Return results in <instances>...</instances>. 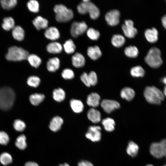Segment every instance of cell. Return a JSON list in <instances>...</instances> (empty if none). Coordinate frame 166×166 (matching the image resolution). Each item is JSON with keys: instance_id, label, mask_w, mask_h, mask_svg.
<instances>
[{"instance_id": "obj_1", "label": "cell", "mask_w": 166, "mask_h": 166, "mask_svg": "<svg viewBox=\"0 0 166 166\" xmlns=\"http://www.w3.org/2000/svg\"><path fill=\"white\" fill-rule=\"evenodd\" d=\"M15 98L14 90L9 87L0 88V109L7 111L13 106Z\"/></svg>"}, {"instance_id": "obj_2", "label": "cell", "mask_w": 166, "mask_h": 166, "mask_svg": "<svg viewBox=\"0 0 166 166\" xmlns=\"http://www.w3.org/2000/svg\"><path fill=\"white\" fill-rule=\"evenodd\" d=\"M144 95L146 100L149 103L160 105L164 98L163 93L154 86H147L144 91Z\"/></svg>"}, {"instance_id": "obj_3", "label": "cell", "mask_w": 166, "mask_h": 166, "mask_svg": "<svg viewBox=\"0 0 166 166\" xmlns=\"http://www.w3.org/2000/svg\"><path fill=\"white\" fill-rule=\"evenodd\" d=\"M77 9L80 14L89 13L90 18L93 19H97L100 14L98 8L90 0H83L77 5Z\"/></svg>"}, {"instance_id": "obj_4", "label": "cell", "mask_w": 166, "mask_h": 166, "mask_svg": "<svg viewBox=\"0 0 166 166\" xmlns=\"http://www.w3.org/2000/svg\"><path fill=\"white\" fill-rule=\"evenodd\" d=\"M55 13L56 21L61 23L67 22L70 21L73 17V13L72 10L68 8L62 4L56 5L53 8Z\"/></svg>"}, {"instance_id": "obj_5", "label": "cell", "mask_w": 166, "mask_h": 166, "mask_svg": "<svg viewBox=\"0 0 166 166\" xmlns=\"http://www.w3.org/2000/svg\"><path fill=\"white\" fill-rule=\"evenodd\" d=\"M29 53L21 47L14 46L9 48L5 57L9 61H20L27 59Z\"/></svg>"}, {"instance_id": "obj_6", "label": "cell", "mask_w": 166, "mask_h": 166, "mask_svg": "<svg viewBox=\"0 0 166 166\" xmlns=\"http://www.w3.org/2000/svg\"><path fill=\"white\" fill-rule=\"evenodd\" d=\"M161 54L160 51L159 49L156 47H152L150 49L145 56V61L151 67L158 68L163 63Z\"/></svg>"}, {"instance_id": "obj_7", "label": "cell", "mask_w": 166, "mask_h": 166, "mask_svg": "<svg viewBox=\"0 0 166 166\" xmlns=\"http://www.w3.org/2000/svg\"><path fill=\"white\" fill-rule=\"evenodd\" d=\"M87 27V25L84 21L73 22L72 23L70 27L71 34L73 37L76 38L86 31Z\"/></svg>"}, {"instance_id": "obj_8", "label": "cell", "mask_w": 166, "mask_h": 166, "mask_svg": "<svg viewBox=\"0 0 166 166\" xmlns=\"http://www.w3.org/2000/svg\"><path fill=\"white\" fill-rule=\"evenodd\" d=\"M134 23L131 20H125L124 24L122 26V30L124 35L129 38L135 37L137 33V29L133 26Z\"/></svg>"}, {"instance_id": "obj_9", "label": "cell", "mask_w": 166, "mask_h": 166, "mask_svg": "<svg viewBox=\"0 0 166 166\" xmlns=\"http://www.w3.org/2000/svg\"><path fill=\"white\" fill-rule=\"evenodd\" d=\"M101 129L99 126H90L88 128V132L86 133L85 136L93 142L98 141L101 138Z\"/></svg>"}, {"instance_id": "obj_10", "label": "cell", "mask_w": 166, "mask_h": 166, "mask_svg": "<svg viewBox=\"0 0 166 166\" xmlns=\"http://www.w3.org/2000/svg\"><path fill=\"white\" fill-rule=\"evenodd\" d=\"M120 16V13L118 10H113L106 13L105 18L108 25L113 26L119 23Z\"/></svg>"}, {"instance_id": "obj_11", "label": "cell", "mask_w": 166, "mask_h": 166, "mask_svg": "<svg viewBox=\"0 0 166 166\" xmlns=\"http://www.w3.org/2000/svg\"><path fill=\"white\" fill-rule=\"evenodd\" d=\"M101 105L104 111L108 113H110L120 107L119 103L116 101L107 99L102 100Z\"/></svg>"}, {"instance_id": "obj_12", "label": "cell", "mask_w": 166, "mask_h": 166, "mask_svg": "<svg viewBox=\"0 0 166 166\" xmlns=\"http://www.w3.org/2000/svg\"><path fill=\"white\" fill-rule=\"evenodd\" d=\"M150 152L151 154L157 159H160L164 156L160 142L152 143L150 146Z\"/></svg>"}, {"instance_id": "obj_13", "label": "cell", "mask_w": 166, "mask_h": 166, "mask_svg": "<svg viewBox=\"0 0 166 166\" xmlns=\"http://www.w3.org/2000/svg\"><path fill=\"white\" fill-rule=\"evenodd\" d=\"M45 37L47 39L54 41L60 37V34L58 29L54 26L47 28L44 32Z\"/></svg>"}, {"instance_id": "obj_14", "label": "cell", "mask_w": 166, "mask_h": 166, "mask_svg": "<svg viewBox=\"0 0 166 166\" xmlns=\"http://www.w3.org/2000/svg\"><path fill=\"white\" fill-rule=\"evenodd\" d=\"M63 123V119L60 116H56L52 119L49 127L51 131L54 132H57L60 129Z\"/></svg>"}, {"instance_id": "obj_15", "label": "cell", "mask_w": 166, "mask_h": 166, "mask_svg": "<svg viewBox=\"0 0 166 166\" xmlns=\"http://www.w3.org/2000/svg\"><path fill=\"white\" fill-rule=\"evenodd\" d=\"M73 65L77 68L83 67L85 64V59L83 55L78 52L76 53L72 57Z\"/></svg>"}, {"instance_id": "obj_16", "label": "cell", "mask_w": 166, "mask_h": 166, "mask_svg": "<svg viewBox=\"0 0 166 166\" xmlns=\"http://www.w3.org/2000/svg\"><path fill=\"white\" fill-rule=\"evenodd\" d=\"M100 95L97 93H92L87 96L86 100L87 104L93 108L97 107L100 104Z\"/></svg>"}, {"instance_id": "obj_17", "label": "cell", "mask_w": 166, "mask_h": 166, "mask_svg": "<svg viewBox=\"0 0 166 166\" xmlns=\"http://www.w3.org/2000/svg\"><path fill=\"white\" fill-rule=\"evenodd\" d=\"M32 22L36 29L38 30L47 28L48 24L47 20L41 16H38L35 18Z\"/></svg>"}, {"instance_id": "obj_18", "label": "cell", "mask_w": 166, "mask_h": 166, "mask_svg": "<svg viewBox=\"0 0 166 166\" xmlns=\"http://www.w3.org/2000/svg\"><path fill=\"white\" fill-rule=\"evenodd\" d=\"M158 31L155 28L146 29L144 32V35L147 40L150 43L156 42L158 39Z\"/></svg>"}, {"instance_id": "obj_19", "label": "cell", "mask_w": 166, "mask_h": 166, "mask_svg": "<svg viewBox=\"0 0 166 166\" xmlns=\"http://www.w3.org/2000/svg\"><path fill=\"white\" fill-rule=\"evenodd\" d=\"M87 116L88 119L93 123H98L101 120V115L100 112L94 108H91L88 111Z\"/></svg>"}, {"instance_id": "obj_20", "label": "cell", "mask_w": 166, "mask_h": 166, "mask_svg": "<svg viewBox=\"0 0 166 166\" xmlns=\"http://www.w3.org/2000/svg\"><path fill=\"white\" fill-rule=\"evenodd\" d=\"M87 54L91 59L96 60L101 56L102 53L99 47L97 45H95L88 48Z\"/></svg>"}, {"instance_id": "obj_21", "label": "cell", "mask_w": 166, "mask_h": 166, "mask_svg": "<svg viewBox=\"0 0 166 166\" xmlns=\"http://www.w3.org/2000/svg\"><path fill=\"white\" fill-rule=\"evenodd\" d=\"M60 61L57 57H53L49 58L47 61L46 67L47 70L50 72L56 71L59 68Z\"/></svg>"}, {"instance_id": "obj_22", "label": "cell", "mask_w": 166, "mask_h": 166, "mask_svg": "<svg viewBox=\"0 0 166 166\" xmlns=\"http://www.w3.org/2000/svg\"><path fill=\"white\" fill-rule=\"evenodd\" d=\"M70 105L72 110L76 113L82 112L84 109L83 103L79 100L72 99L70 101Z\"/></svg>"}, {"instance_id": "obj_23", "label": "cell", "mask_w": 166, "mask_h": 166, "mask_svg": "<svg viewBox=\"0 0 166 166\" xmlns=\"http://www.w3.org/2000/svg\"><path fill=\"white\" fill-rule=\"evenodd\" d=\"M46 50L49 53H58L62 51V47L59 42H53L47 45Z\"/></svg>"}, {"instance_id": "obj_24", "label": "cell", "mask_w": 166, "mask_h": 166, "mask_svg": "<svg viewBox=\"0 0 166 166\" xmlns=\"http://www.w3.org/2000/svg\"><path fill=\"white\" fill-rule=\"evenodd\" d=\"M120 95L123 99H125L128 101H130L134 98L135 92L131 88L125 87L121 89Z\"/></svg>"}, {"instance_id": "obj_25", "label": "cell", "mask_w": 166, "mask_h": 166, "mask_svg": "<svg viewBox=\"0 0 166 166\" xmlns=\"http://www.w3.org/2000/svg\"><path fill=\"white\" fill-rule=\"evenodd\" d=\"M12 35L14 38L19 41L23 40L25 37V31L20 26H15L12 29Z\"/></svg>"}, {"instance_id": "obj_26", "label": "cell", "mask_w": 166, "mask_h": 166, "mask_svg": "<svg viewBox=\"0 0 166 166\" xmlns=\"http://www.w3.org/2000/svg\"><path fill=\"white\" fill-rule=\"evenodd\" d=\"M44 94L40 93H34L29 97L30 103L34 106H37L42 103L45 98Z\"/></svg>"}, {"instance_id": "obj_27", "label": "cell", "mask_w": 166, "mask_h": 166, "mask_svg": "<svg viewBox=\"0 0 166 166\" xmlns=\"http://www.w3.org/2000/svg\"><path fill=\"white\" fill-rule=\"evenodd\" d=\"M53 99L58 102H61L64 100L65 97V93L62 88H59L54 89L53 92Z\"/></svg>"}, {"instance_id": "obj_28", "label": "cell", "mask_w": 166, "mask_h": 166, "mask_svg": "<svg viewBox=\"0 0 166 166\" xmlns=\"http://www.w3.org/2000/svg\"><path fill=\"white\" fill-rule=\"evenodd\" d=\"M102 124L105 130L109 132L113 131L115 128V122L114 120L109 117L103 119Z\"/></svg>"}, {"instance_id": "obj_29", "label": "cell", "mask_w": 166, "mask_h": 166, "mask_svg": "<svg viewBox=\"0 0 166 166\" xmlns=\"http://www.w3.org/2000/svg\"><path fill=\"white\" fill-rule=\"evenodd\" d=\"M111 43L115 47H120L123 46L124 44L125 40L122 35L117 34L114 35L111 38Z\"/></svg>"}, {"instance_id": "obj_30", "label": "cell", "mask_w": 166, "mask_h": 166, "mask_svg": "<svg viewBox=\"0 0 166 166\" xmlns=\"http://www.w3.org/2000/svg\"><path fill=\"white\" fill-rule=\"evenodd\" d=\"M138 150L139 147L136 144L132 141L128 142L126 149L128 155L132 157H134L137 155Z\"/></svg>"}, {"instance_id": "obj_31", "label": "cell", "mask_w": 166, "mask_h": 166, "mask_svg": "<svg viewBox=\"0 0 166 166\" xmlns=\"http://www.w3.org/2000/svg\"><path fill=\"white\" fill-rule=\"evenodd\" d=\"M27 59L30 65L35 68L38 67L42 62L41 58L34 54H29Z\"/></svg>"}, {"instance_id": "obj_32", "label": "cell", "mask_w": 166, "mask_h": 166, "mask_svg": "<svg viewBox=\"0 0 166 166\" xmlns=\"http://www.w3.org/2000/svg\"><path fill=\"white\" fill-rule=\"evenodd\" d=\"M15 26V22L13 18L10 17L4 18L2 27L6 31H9L12 29Z\"/></svg>"}, {"instance_id": "obj_33", "label": "cell", "mask_w": 166, "mask_h": 166, "mask_svg": "<svg viewBox=\"0 0 166 166\" xmlns=\"http://www.w3.org/2000/svg\"><path fill=\"white\" fill-rule=\"evenodd\" d=\"M63 47L65 52L68 54L73 53L76 49V45L71 39L66 41L64 44Z\"/></svg>"}, {"instance_id": "obj_34", "label": "cell", "mask_w": 166, "mask_h": 166, "mask_svg": "<svg viewBox=\"0 0 166 166\" xmlns=\"http://www.w3.org/2000/svg\"><path fill=\"white\" fill-rule=\"evenodd\" d=\"M26 137L24 134H22L18 136L16 138L15 142L16 146L19 149L21 150L25 149L27 147Z\"/></svg>"}, {"instance_id": "obj_35", "label": "cell", "mask_w": 166, "mask_h": 166, "mask_svg": "<svg viewBox=\"0 0 166 166\" xmlns=\"http://www.w3.org/2000/svg\"><path fill=\"white\" fill-rule=\"evenodd\" d=\"M124 52L125 54L128 57L135 58L137 56L139 51L136 46H129L125 48Z\"/></svg>"}, {"instance_id": "obj_36", "label": "cell", "mask_w": 166, "mask_h": 166, "mask_svg": "<svg viewBox=\"0 0 166 166\" xmlns=\"http://www.w3.org/2000/svg\"><path fill=\"white\" fill-rule=\"evenodd\" d=\"M131 75L135 77H142L145 75L144 69L140 66H136L132 68L130 70Z\"/></svg>"}, {"instance_id": "obj_37", "label": "cell", "mask_w": 166, "mask_h": 166, "mask_svg": "<svg viewBox=\"0 0 166 166\" xmlns=\"http://www.w3.org/2000/svg\"><path fill=\"white\" fill-rule=\"evenodd\" d=\"M12 160L11 156L8 152H4L0 155V162L4 165L10 164L12 162Z\"/></svg>"}, {"instance_id": "obj_38", "label": "cell", "mask_w": 166, "mask_h": 166, "mask_svg": "<svg viewBox=\"0 0 166 166\" xmlns=\"http://www.w3.org/2000/svg\"><path fill=\"white\" fill-rule=\"evenodd\" d=\"M17 0H2L0 3L2 7L4 9L9 10L12 9L17 5Z\"/></svg>"}, {"instance_id": "obj_39", "label": "cell", "mask_w": 166, "mask_h": 166, "mask_svg": "<svg viewBox=\"0 0 166 166\" xmlns=\"http://www.w3.org/2000/svg\"><path fill=\"white\" fill-rule=\"evenodd\" d=\"M41 80L40 78L36 76H30L27 79V83L30 86L36 88L40 84Z\"/></svg>"}, {"instance_id": "obj_40", "label": "cell", "mask_w": 166, "mask_h": 166, "mask_svg": "<svg viewBox=\"0 0 166 166\" xmlns=\"http://www.w3.org/2000/svg\"><path fill=\"white\" fill-rule=\"evenodd\" d=\"M27 6L28 9L31 12L37 13L39 11V3L36 0H30L27 2Z\"/></svg>"}, {"instance_id": "obj_41", "label": "cell", "mask_w": 166, "mask_h": 166, "mask_svg": "<svg viewBox=\"0 0 166 166\" xmlns=\"http://www.w3.org/2000/svg\"><path fill=\"white\" fill-rule=\"evenodd\" d=\"M87 34L90 39L93 40H97L100 36L99 31L93 28H89L87 30Z\"/></svg>"}, {"instance_id": "obj_42", "label": "cell", "mask_w": 166, "mask_h": 166, "mask_svg": "<svg viewBox=\"0 0 166 166\" xmlns=\"http://www.w3.org/2000/svg\"><path fill=\"white\" fill-rule=\"evenodd\" d=\"M13 125L14 129L18 132L23 131L26 127L25 122L20 119H16L14 120Z\"/></svg>"}, {"instance_id": "obj_43", "label": "cell", "mask_w": 166, "mask_h": 166, "mask_svg": "<svg viewBox=\"0 0 166 166\" xmlns=\"http://www.w3.org/2000/svg\"><path fill=\"white\" fill-rule=\"evenodd\" d=\"M61 75L65 79L70 80L74 77V73L72 69L69 68H66L62 71Z\"/></svg>"}, {"instance_id": "obj_44", "label": "cell", "mask_w": 166, "mask_h": 166, "mask_svg": "<svg viewBox=\"0 0 166 166\" xmlns=\"http://www.w3.org/2000/svg\"><path fill=\"white\" fill-rule=\"evenodd\" d=\"M10 140L8 134L3 131H0V144L6 145Z\"/></svg>"}, {"instance_id": "obj_45", "label": "cell", "mask_w": 166, "mask_h": 166, "mask_svg": "<svg viewBox=\"0 0 166 166\" xmlns=\"http://www.w3.org/2000/svg\"><path fill=\"white\" fill-rule=\"evenodd\" d=\"M89 81L90 85H95L97 81V76L95 72L91 71L88 74Z\"/></svg>"}, {"instance_id": "obj_46", "label": "cell", "mask_w": 166, "mask_h": 166, "mask_svg": "<svg viewBox=\"0 0 166 166\" xmlns=\"http://www.w3.org/2000/svg\"><path fill=\"white\" fill-rule=\"evenodd\" d=\"M80 79L86 86L89 87L91 86L89 81L88 74L86 73H83L81 75Z\"/></svg>"}, {"instance_id": "obj_47", "label": "cell", "mask_w": 166, "mask_h": 166, "mask_svg": "<svg viewBox=\"0 0 166 166\" xmlns=\"http://www.w3.org/2000/svg\"><path fill=\"white\" fill-rule=\"evenodd\" d=\"M164 156H166V138L163 139L160 142Z\"/></svg>"}, {"instance_id": "obj_48", "label": "cell", "mask_w": 166, "mask_h": 166, "mask_svg": "<svg viewBox=\"0 0 166 166\" xmlns=\"http://www.w3.org/2000/svg\"><path fill=\"white\" fill-rule=\"evenodd\" d=\"M78 166H93V165L89 161L82 160L78 163Z\"/></svg>"}, {"instance_id": "obj_49", "label": "cell", "mask_w": 166, "mask_h": 166, "mask_svg": "<svg viewBox=\"0 0 166 166\" xmlns=\"http://www.w3.org/2000/svg\"><path fill=\"white\" fill-rule=\"evenodd\" d=\"M24 166H39V165L35 162L29 161L25 163Z\"/></svg>"}, {"instance_id": "obj_50", "label": "cell", "mask_w": 166, "mask_h": 166, "mask_svg": "<svg viewBox=\"0 0 166 166\" xmlns=\"http://www.w3.org/2000/svg\"><path fill=\"white\" fill-rule=\"evenodd\" d=\"M161 21L163 26L166 29V14L162 17Z\"/></svg>"}, {"instance_id": "obj_51", "label": "cell", "mask_w": 166, "mask_h": 166, "mask_svg": "<svg viewBox=\"0 0 166 166\" xmlns=\"http://www.w3.org/2000/svg\"><path fill=\"white\" fill-rule=\"evenodd\" d=\"M162 82L166 85V77H163L162 79Z\"/></svg>"}, {"instance_id": "obj_52", "label": "cell", "mask_w": 166, "mask_h": 166, "mask_svg": "<svg viewBox=\"0 0 166 166\" xmlns=\"http://www.w3.org/2000/svg\"><path fill=\"white\" fill-rule=\"evenodd\" d=\"M163 93L164 95V96H165L166 97V85L164 88Z\"/></svg>"}, {"instance_id": "obj_53", "label": "cell", "mask_w": 166, "mask_h": 166, "mask_svg": "<svg viewBox=\"0 0 166 166\" xmlns=\"http://www.w3.org/2000/svg\"><path fill=\"white\" fill-rule=\"evenodd\" d=\"M58 166H69V164L66 163H65L63 164H61Z\"/></svg>"}, {"instance_id": "obj_54", "label": "cell", "mask_w": 166, "mask_h": 166, "mask_svg": "<svg viewBox=\"0 0 166 166\" xmlns=\"http://www.w3.org/2000/svg\"><path fill=\"white\" fill-rule=\"evenodd\" d=\"M146 166H154L153 165L151 164H148Z\"/></svg>"}, {"instance_id": "obj_55", "label": "cell", "mask_w": 166, "mask_h": 166, "mask_svg": "<svg viewBox=\"0 0 166 166\" xmlns=\"http://www.w3.org/2000/svg\"><path fill=\"white\" fill-rule=\"evenodd\" d=\"M163 166H166V164L164 165Z\"/></svg>"}]
</instances>
